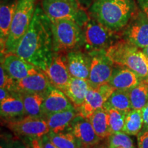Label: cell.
<instances>
[{
	"mask_svg": "<svg viewBox=\"0 0 148 148\" xmlns=\"http://www.w3.org/2000/svg\"><path fill=\"white\" fill-rule=\"evenodd\" d=\"M14 53L43 71L55 55L51 24L41 6H36L28 29Z\"/></svg>",
	"mask_w": 148,
	"mask_h": 148,
	"instance_id": "6da1fadb",
	"label": "cell"
},
{
	"mask_svg": "<svg viewBox=\"0 0 148 148\" xmlns=\"http://www.w3.org/2000/svg\"><path fill=\"white\" fill-rule=\"evenodd\" d=\"M136 0H95L88 8L90 17L119 33L138 10Z\"/></svg>",
	"mask_w": 148,
	"mask_h": 148,
	"instance_id": "7a4b0ae2",
	"label": "cell"
},
{
	"mask_svg": "<svg viewBox=\"0 0 148 148\" xmlns=\"http://www.w3.org/2000/svg\"><path fill=\"white\" fill-rule=\"evenodd\" d=\"M106 53L114 65L128 68L142 78L148 77V58L140 48L127 40H116Z\"/></svg>",
	"mask_w": 148,
	"mask_h": 148,
	"instance_id": "3957f363",
	"label": "cell"
},
{
	"mask_svg": "<svg viewBox=\"0 0 148 148\" xmlns=\"http://www.w3.org/2000/svg\"><path fill=\"white\" fill-rule=\"evenodd\" d=\"M56 53L77 50L84 45L82 27L69 19H50Z\"/></svg>",
	"mask_w": 148,
	"mask_h": 148,
	"instance_id": "277c9868",
	"label": "cell"
},
{
	"mask_svg": "<svg viewBox=\"0 0 148 148\" xmlns=\"http://www.w3.org/2000/svg\"><path fill=\"white\" fill-rule=\"evenodd\" d=\"M37 0H18L4 50L1 56L14 53L28 29L36 8Z\"/></svg>",
	"mask_w": 148,
	"mask_h": 148,
	"instance_id": "5b68a950",
	"label": "cell"
},
{
	"mask_svg": "<svg viewBox=\"0 0 148 148\" xmlns=\"http://www.w3.org/2000/svg\"><path fill=\"white\" fill-rule=\"evenodd\" d=\"M84 48L86 52L106 51L118 40L119 33L114 32L90 16L82 27Z\"/></svg>",
	"mask_w": 148,
	"mask_h": 148,
	"instance_id": "8992f818",
	"label": "cell"
},
{
	"mask_svg": "<svg viewBox=\"0 0 148 148\" xmlns=\"http://www.w3.org/2000/svg\"><path fill=\"white\" fill-rule=\"evenodd\" d=\"M41 8L49 19H69L83 27L89 19L87 10L68 0H42Z\"/></svg>",
	"mask_w": 148,
	"mask_h": 148,
	"instance_id": "52a82bcc",
	"label": "cell"
},
{
	"mask_svg": "<svg viewBox=\"0 0 148 148\" xmlns=\"http://www.w3.org/2000/svg\"><path fill=\"white\" fill-rule=\"evenodd\" d=\"M6 126L18 136L40 138L50 131L44 118L26 116L21 119L7 120Z\"/></svg>",
	"mask_w": 148,
	"mask_h": 148,
	"instance_id": "ba28073f",
	"label": "cell"
},
{
	"mask_svg": "<svg viewBox=\"0 0 148 148\" xmlns=\"http://www.w3.org/2000/svg\"><path fill=\"white\" fill-rule=\"evenodd\" d=\"M122 39L140 49L148 46V18L140 10L121 31Z\"/></svg>",
	"mask_w": 148,
	"mask_h": 148,
	"instance_id": "9c48e42d",
	"label": "cell"
},
{
	"mask_svg": "<svg viewBox=\"0 0 148 148\" xmlns=\"http://www.w3.org/2000/svg\"><path fill=\"white\" fill-rule=\"evenodd\" d=\"M91 58L88 80L92 88L108 84L114 66L106 56V51H92L88 53Z\"/></svg>",
	"mask_w": 148,
	"mask_h": 148,
	"instance_id": "30bf717a",
	"label": "cell"
},
{
	"mask_svg": "<svg viewBox=\"0 0 148 148\" xmlns=\"http://www.w3.org/2000/svg\"><path fill=\"white\" fill-rule=\"evenodd\" d=\"M115 89L109 84H104L96 88L91 87L86 94L85 100L78 110L79 114L84 118L88 117L97 109L103 106Z\"/></svg>",
	"mask_w": 148,
	"mask_h": 148,
	"instance_id": "8fae6325",
	"label": "cell"
},
{
	"mask_svg": "<svg viewBox=\"0 0 148 148\" xmlns=\"http://www.w3.org/2000/svg\"><path fill=\"white\" fill-rule=\"evenodd\" d=\"M42 72L51 84L62 92L66 89L71 77L66 66L65 57L62 53H56L50 64Z\"/></svg>",
	"mask_w": 148,
	"mask_h": 148,
	"instance_id": "7c38bea8",
	"label": "cell"
},
{
	"mask_svg": "<svg viewBox=\"0 0 148 148\" xmlns=\"http://www.w3.org/2000/svg\"><path fill=\"white\" fill-rule=\"evenodd\" d=\"M1 65L14 80L34 75L40 70L15 53L1 56Z\"/></svg>",
	"mask_w": 148,
	"mask_h": 148,
	"instance_id": "4fadbf2b",
	"label": "cell"
},
{
	"mask_svg": "<svg viewBox=\"0 0 148 148\" xmlns=\"http://www.w3.org/2000/svg\"><path fill=\"white\" fill-rule=\"evenodd\" d=\"M69 127L71 132L84 148H90L101 141L89 120L79 114L72 121Z\"/></svg>",
	"mask_w": 148,
	"mask_h": 148,
	"instance_id": "5bb4252c",
	"label": "cell"
},
{
	"mask_svg": "<svg viewBox=\"0 0 148 148\" xmlns=\"http://www.w3.org/2000/svg\"><path fill=\"white\" fill-rule=\"evenodd\" d=\"M52 85L42 71L25 78L14 80L12 92H32L45 95Z\"/></svg>",
	"mask_w": 148,
	"mask_h": 148,
	"instance_id": "9a60e30c",
	"label": "cell"
},
{
	"mask_svg": "<svg viewBox=\"0 0 148 148\" xmlns=\"http://www.w3.org/2000/svg\"><path fill=\"white\" fill-rule=\"evenodd\" d=\"M74 108L73 104L64 92L51 86L45 95L42 103V116L45 119L51 114Z\"/></svg>",
	"mask_w": 148,
	"mask_h": 148,
	"instance_id": "2e32d148",
	"label": "cell"
},
{
	"mask_svg": "<svg viewBox=\"0 0 148 148\" xmlns=\"http://www.w3.org/2000/svg\"><path fill=\"white\" fill-rule=\"evenodd\" d=\"M65 60L71 76L88 79L91 58L87 52L79 49L70 51L66 53Z\"/></svg>",
	"mask_w": 148,
	"mask_h": 148,
	"instance_id": "e0dca14e",
	"label": "cell"
},
{
	"mask_svg": "<svg viewBox=\"0 0 148 148\" xmlns=\"http://www.w3.org/2000/svg\"><path fill=\"white\" fill-rule=\"evenodd\" d=\"M114 67L108 84L115 90H129L143 79L128 68L115 65Z\"/></svg>",
	"mask_w": 148,
	"mask_h": 148,
	"instance_id": "ac0fdd59",
	"label": "cell"
},
{
	"mask_svg": "<svg viewBox=\"0 0 148 148\" xmlns=\"http://www.w3.org/2000/svg\"><path fill=\"white\" fill-rule=\"evenodd\" d=\"M91 87L88 79L71 76L64 92L78 111L84 103L88 90Z\"/></svg>",
	"mask_w": 148,
	"mask_h": 148,
	"instance_id": "d6986e66",
	"label": "cell"
},
{
	"mask_svg": "<svg viewBox=\"0 0 148 148\" xmlns=\"http://www.w3.org/2000/svg\"><path fill=\"white\" fill-rule=\"evenodd\" d=\"M18 0H1L0 6L1 53H3L15 12Z\"/></svg>",
	"mask_w": 148,
	"mask_h": 148,
	"instance_id": "ffe728a7",
	"label": "cell"
},
{
	"mask_svg": "<svg viewBox=\"0 0 148 148\" xmlns=\"http://www.w3.org/2000/svg\"><path fill=\"white\" fill-rule=\"evenodd\" d=\"M79 114V112L75 108L61 112H56L47 116L45 120L47 122L51 132L59 133L64 132L69 128L71 122Z\"/></svg>",
	"mask_w": 148,
	"mask_h": 148,
	"instance_id": "44dd1931",
	"label": "cell"
},
{
	"mask_svg": "<svg viewBox=\"0 0 148 148\" xmlns=\"http://www.w3.org/2000/svg\"><path fill=\"white\" fill-rule=\"evenodd\" d=\"M18 95L23 101L25 116L42 117V103L45 95L32 92H12Z\"/></svg>",
	"mask_w": 148,
	"mask_h": 148,
	"instance_id": "7402d4cb",
	"label": "cell"
},
{
	"mask_svg": "<svg viewBox=\"0 0 148 148\" xmlns=\"http://www.w3.org/2000/svg\"><path fill=\"white\" fill-rule=\"evenodd\" d=\"M0 110L1 117L7 120L25 115L23 101L18 95L12 94L5 99L0 101Z\"/></svg>",
	"mask_w": 148,
	"mask_h": 148,
	"instance_id": "603a6c76",
	"label": "cell"
},
{
	"mask_svg": "<svg viewBox=\"0 0 148 148\" xmlns=\"http://www.w3.org/2000/svg\"><path fill=\"white\" fill-rule=\"evenodd\" d=\"M94 130L101 140L108 138L111 134L110 125H109L108 110L104 107L96 110L88 117Z\"/></svg>",
	"mask_w": 148,
	"mask_h": 148,
	"instance_id": "cb8c5ba5",
	"label": "cell"
},
{
	"mask_svg": "<svg viewBox=\"0 0 148 148\" xmlns=\"http://www.w3.org/2000/svg\"><path fill=\"white\" fill-rule=\"evenodd\" d=\"M128 92L132 109L142 110L148 103V79H142Z\"/></svg>",
	"mask_w": 148,
	"mask_h": 148,
	"instance_id": "d4e9b609",
	"label": "cell"
},
{
	"mask_svg": "<svg viewBox=\"0 0 148 148\" xmlns=\"http://www.w3.org/2000/svg\"><path fill=\"white\" fill-rule=\"evenodd\" d=\"M106 109L114 108L127 113L132 110L128 90H115L105 102Z\"/></svg>",
	"mask_w": 148,
	"mask_h": 148,
	"instance_id": "484cf974",
	"label": "cell"
},
{
	"mask_svg": "<svg viewBox=\"0 0 148 148\" xmlns=\"http://www.w3.org/2000/svg\"><path fill=\"white\" fill-rule=\"evenodd\" d=\"M143 127V119L141 110L132 109L126 114L125 124L122 132L130 136L138 135Z\"/></svg>",
	"mask_w": 148,
	"mask_h": 148,
	"instance_id": "4316f807",
	"label": "cell"
},
{
	"mask_svg": "<svg viewBox=\"0 0 148 148\" xmlns=\"http://www.w3.org/2000/svg\"><path fill=\"white\" fill-rule=\"evenodd\" d=\"M47 136L58 148H84L71 132L55 133L49 131Z\"/></svg>",
	"mask_w": 148,
	"mask_h": 148,
	"instance_id": "83f0119b",
	"label": "cell"
},
{
	"mask_svg": "<svg viewBox=\"0 0 148 148\" xmlns=\"http://www.w3.org/2000/svg\"><path fill=\"white\" fill-rule=\"evenodd\" d=\"M108 113L109 125L111 134L121 132L125 124L126 114L121 110L114 108L106 109Z\"/></svg>",
	"mask_w": 148,
	"mask_h": 148,
	"instance_id": "f1b7e54d",
	"label": "cell"
},
{
	"mask_svg": "<svg viewBox=\"0 0 148 148\" xmlns=\"http://www.w3.org/2000/svg\"><path fill=\"white\" fill-rule=\"evenodd\" d=\"M107 143L109 148H135L130 135L122 131L111 134Z\"/></svg>",
	"mask_w": 148,
	"mask_h": 148,
	"instance_id": "f546056e",
	"label": "cell"
},
{
	"mask_svg": "<svg viewBox=\"0 0 148 148\" xmlns=\"http://www.w3.org/2000/svg\"><path fill=\"white\" fill-rule=\"evenodd\" d=\"M0 78H1L0 79V81H1L0 86H1V88H7L11 91L14 86V80L8 75L1 65V68H0Z\"/></svg>",
	"mask_w": 148,
	"mask_h": 148,
	"instance_id": "4dcf8cb0",
	"label": "cell"
},
{
	"mask_svg": "<svg viewBox=\"0 0 148 148\" xmlns=\"http://www.w3.org/2000/svg\"><path fill=\"white\" fill-rule=\"evenodd\" d=\"M138 148H148V129L143 128L137 135Z\"/></svg>",
	"mask_w": 148,
	"mask_h": 148,
	"instance_id": "1f68e13d",
	"label": "cell"
},
{
	"mask_svg": "<svg viewBox=\"0 0 148 148\" xmlns=\"http://www.w3.org/2000/svg\"><path fill=\"white\" fill-rule=\"evenodd\" d=\"M8 148H32V146L29 143H25L24 140L17 138L11 140Z\"/></svg>",
	"mask_w": 148,
	"mask_h": 148,
	"instance_id": "d6a6232c",
	"label": "cell"
},
{
	"mask_svg": "<svg viewBox=\"0 0 148 148\" xmlns=\"http://www.w3.org/2000/svg\"><path fill=\"white\" fill-rule=\"evenodd\" d=\"M40 140L43 148H58L51 141L50 139L48 137L47 134L44 135L42 137H40Z\"/></svg>",
	"mask_w": 148,
	"mask_h": 148,
	"instance_id": "836d02e7",
	"label": "cell"
},
{
	"mask_svg": "<svg viewBox=\"0 0 148 148\" xmlns=\"http://www.w3.org/2000/svg\"><path fill=\"white\" fill-rule=\"evenodd\" d=\"M138 7L148 18V0H136Z\"/></svg>",
	"mask_w": 148,
	"mask_h": 148,
	"instance_id": "e575fe53",
	"label": "cell"
},
{
	"mask_svg": "<svg viewBox=\"0 0 148 148\" xmlns=\"http://www.w3.org/2000/svg\"><path fill=\"white\" fill-rule=\"evenodd\" d=\"M142 114L143 119V128L148 129V103L142 109Z\"/></svg>",
	"mask_w": 148,
	"mask_h": 148,
	"instance_id": "d590c367",
	"label": "cell"
},
{
	"mask_svg": "<svg viewBox=\"0 0 148 148\" xmlns=\"http://www.w3.org/2000/svg\"><path fill=\"white\" fill-rule=\"evenodd\" d=\"M29 144L32 148H43L40 138H29Z\"/></svg>",
	"mask_w": 148,
	"mask_h": 148,
	"instance_id": "8d00e7d4",
	"label": "cell"
},
{
	"mask_svg": "<svg viewBox=\"0 0 148 148\" xmlns=\"http://www.w3.org/2000/svg\"><path fill=\"white\" fill-rule=\"evenodd\" d=\"M11 91L7 88H0V101L5 99L9 96L11 95Z\"/></svg>",
	"mask_w": 148,
	"mask_h": 148,
	"instance_id": "74e56055",
	"label": "cell"
},
{
	"mask_svg": "<svg viewBox=\"0 0 148 148\" xmlns=\"http://www.w3.org/2000/svg\"><path fill=\"white\" fill-rule=\"evenodd\" d=\"M94 1H95V0H79L81 6L86 10H88V8H89L90 5L92 4V3Z\"/></svg>",
	"mask_w": 148,
	"mask_h": 148,
	"instance_id": "f35d334b",
	"label": "cell"
},
{
	"mask_svg": "<svg viewBox=\"0 0 148 148\" xmlns=\"http://www.w3.org/2000/svg\"><path fill=\"white\" fill-rule=\"evenodd\" d=\"M90 148H109V147L108 145V143H107V144H106V143H101L100 142L99 144H97V145L93 146V147Z\"/></svg>",
	"mask_w": 148,
	"mask_h": 148,
	"instance_id": "ab89813d",
	"label": "cell"
},
{
	"mask_svg": "<svg viewBox=\"0 0 148 148\" xmlns=\"http://www.w3.org/2000/svg\"><path fill=\"white\" fill-rule=\"evenodd\" d=\"M68 1H71V2H72V3H74V4H75V5H77V6H79V7H81V8H82V7L81 6V5H80V3H79V0H68Z\"/></svg>",
	"mask_w": 148,
	"mask_h": 148,
	"instance_id": "60d3db41",
	"label": "cell"
},
{
	"mask_svg": "<svg viewBox=\"0 0 148 148\" xmlns=\"http://www.w3.org/2000/svg\"><path fill=\"white\" fill-rule=\"evenodd\" d=\"M142 51H143V53H145L146 56L148 58V46H147V47L145 48H143V49H142Z\"/></svg>",
	"mask_w": 148,
	"mask_h": 148,
	"instance_id": "b9f144b4",
	"label": "cell"
},
{
	"mask_svg": "<svg viewBox=\"0 0 148 148\" xmlns=\"http://www.w3.org/2000/svg\"><path fill=\"white\" fill-rule=\"evenodd\" d=\"M147 79H148V77H147Z\"/></svg>",
	"mask_w": 148,
	"mask_h": 148,
	"instance_id": "7bdbcfd3",
	"label": "cell"
}]
</instances>
